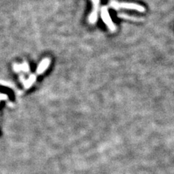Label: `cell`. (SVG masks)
Here are the masks:
<instances>
[{"mask_svg": "<svg viewBox=\"0 0 174 174\" xmlns=\"http://www.w3.org/2000/svg\"><path fill=\"white\" fill-rule=\"evenodd\" d=\"M49 64H50V60H49V59L48 58L44 59V60L39 63L38 67H37L36 69L37 74H42L48 68Z\"/></svg>", "mask_w": 174, "mask_h": 174, "instance_id": "cell-5", "label": "cell"}, {"mask_svg": "<svg viewBox=\"0 0 174 174\" xmlns=\"http://www.w3.org/2000/svg\"><path fill=\"white\" fill-rule=\"evenodd\" d=\"M110 7L115 9H134L141 13L145 10V9L141 5H137L134 3H126V2H118L116 1H112L110 4Z\"/></svg>", "mask_w": 174, "mask_h": 174, "instance_id": "cell-1", "label": "cell"}, {"mask_svg": "<svg viewBox=\"0 0 174 174\" xmlns=\"http://www.w3.org/2000/svg\"><path fill=\"white\" fill-rule=\"evenodd\" d=\"M13 69L16 73L23 71L24 73L28 74V73L30 72V67H29V65L28 64V62H23L22 64H16V63H15V64L13 65Z\"/></svg>", "mask_w": 174, "mask_h": 174, "instance_id": "cell-4", "label": "cell"}, {"mask_svg": "<svg viewBox=\"0 0 174 174\" xmlns=\"http://www.w3.org/2000/svg\"><path fill=\"white\" fill-rule=\"evenodd\" d=\"M36 76L34 74H32V75H31L30 77H29V78L28 79V80H26L25 81L24 83V85H25V87L26 89L28 88H29V87H31V85H32L33 83L35 82V81H36Z\"/></svg>", "mask_w": 174, "mask_h": 174, "instance_id": "cell-6", "label": "cell"}, {"mask_svg": "<svg viewBox=\"0 0 174 174\" xmlns=\"http://www.w3.org/2000/svg\"><path fill=\"white\" fill-rule=\"evenodd\" d=\"M93 3V9L92 13L90 14L89 17V21L92 24H94L97 21L98 17V11L100 8V0H92Z\"/></svg>", "mask_w": 174, "mask_h": 174, "instance_id": "cell-3", "label": "cell"}, {"mask_svg": "<svg viewBox=\"0 0 174 174\" xmlns=\"http://www.w3.org/2000/svg\"><path fill=\"white\" fill-rule=\"evenodd\" d=\"M101 17H102V21L110 31H114L115 30V25H114L113 22L112 21L107 7H102L101 9Z\"/></svg>", "mask_w": 174, "mask_h": 174, "instance_id": "cell-2", "label": "cell"}]
</instances>
